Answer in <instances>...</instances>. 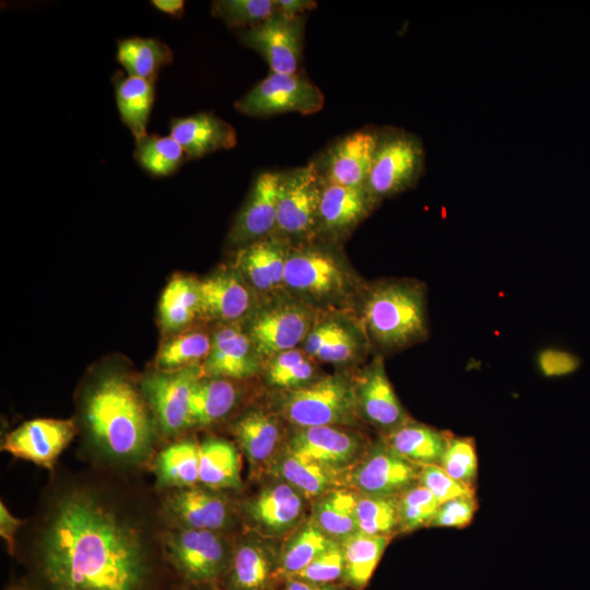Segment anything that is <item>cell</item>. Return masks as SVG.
<instances>
[{
  "label": "cell",
  "instance_id": "cell-41",
  "mask_svg": "<svg viewBox=\"0 0 590 590\" xmlns=\"http://www.w3.org/2000/svg\"><path fill=\"white\" fill-rule=\"evenodd\" d=\"M316 368L304 350L292 349L269 358L266 381L280 390H292L315 380Z\"/></svg>",
  "mask_w": 590,
  "mask_h": 590
},
{
  "label": "cell",
  "instance_id": "cell-53",
  "mask_svg": "<svg viewBox=\"0 0 590 590\" xmlns=\"http://www.w3.org/2000/svg\"><path fill=\"white\" fill-rule=\"evenodd\" d=\"M284 590H347L343 586L330 583H312L290 578L284 580Z\"/></svg>",
  "mask_w": 590,
  "mask_h": 590
},
{
  "label": "cell",
  "instance_id": "cell-8",
  "mask_svg": "<svg viewBox=\"0 0 590 590\" xmlns=\"http://www.w3.org/2000/svg\"><path fill=\"white\" fill-rule=\"evenodd\" d=\"M424 165L421 141L397 130L380 134L366 188L380 201L413 186Z\"/></svg>",
  "mask_w": 590,
  "mask_h": 590
},
{
  "label": "cell",
  "instance_id": "cell-3",
  "mask_svg": "<svg viewBox=\"0 0 590 590\" xmlns=\"http://www.w3.org/2000/svg\"><path fill=\"white\" fill-rule=\"evenodd\" d=\"M363 323L382 352H396L428 337L425 285L415 280H386L367 293Z\"/></svg>",
  "mask_w": 590,
  "mask_h": 590
},
{
  "label": "cell",
  "instance_id": "cell-50",
  "mask_svg": "<svg viewBox=\"0 0 590 590\" xmlns=\"http://www.w3.org/2000/svg\"><path fill=\"white\" fill-rule=\"evenodd\" d=\"M536 365L544 377L555 378L575 373L580 366V359L570 352L545 347L538 353Z\"/></svg>",
  "mask_w": 590,
  "mask_h": 590
},
{
  "label": "cell",
  "instance_id": "cell-20",
  "mask_svg": "<svg viewBox=\"0 0 590 590\" xmlns=\"http://www.w3.org/2000/svg\"><path fill=\"white\" fill-rule=\"evenodd\" d=\"M280 550L268 538L252 535L234 547L226 590H271L278 578Z\"/></svg>",
  "mask_w": 590,
  "mask_h": 590
},
{
  "label": "cell",
  "instance_id": "cell-29",
  "mask_svg": "<svg viewBox=\"0 0 590 590\" xmlns=\"http://www.w3.org/2000/svg\"><path fill=\"white\" fill-rule=\"evenodd\" d=\"M450 432L410 420L396 430L381 436L385 442L409 461L418 464H439Z\"/></svg>",
  "mask_w": 590,
  "mask_h": 590
},
{
  "label": "cell",
  "instance_id": "cell-43",
  "mask_svg": "<svg viewBox=\"0 0 590 590\" xmlns=\"http://www.w3.org/2000/svg\"><path fill=\"white\" fill-rule=\"evenodd\" d=\"M452 479L475 491L477 456L472 437L449 434L439 464Z\"/></svg>",
  "mask_w": 590,
  "mask_h": 590
},
{
  "label": "cell",
  "instance_id": "cell-36",
  "mask_svg": "<svg viewBox=\"0 0 590 590\" xmlns=\"http://www.w3.org/2000/svg\"><path fill=\"white\" fill-rule=\"evenodd\" d=\"M334 542L309 518L295 528L280 548L278 578H292Z\"/></svg>",
  "mask_w": 590,
  "mask_h": 590
},
{
  "label": "cell",
  "instance_id": "cell-45",
  "mask_svg": "<svg viewBox=\"0 0 590 590\" xmlns=\"http://www.w3.org/2000/svg\"><path fill=\"white\" fill-rule=\"evenodd\" d=\"M276 11L274 0H220L212 3V14L231 28L256 26Z\"/></svg>",
  "mask_w": 590,
  "mask_h": 590
},
{
  "label": "cell",
  "instance_id": "cell-15",
  "mask_svg": "<svg viewBox=\"0 0 590 590\" xmlns=\"http://www.w3.org/2000/svg\"><path fill=\"white\" fill-rule=\"evenodd\" d=\"M354 382L358 417L385 436L411 418L390 382L384 359L377 356Z\"/></svg>",
  "mask_w": 590,
  "mask_h": 590
},
{
  "label": "cell",
  "instance_id": "cell-14",
  "mask_svg": "<svg viewBox=\"0 0 590 590\" xmlns=\"http://www.w3.org/2000/svg\"><path fill=\"white\" fill-rule=\"evenodd\" d=\"M304 19L278 11L264 22L241 30L240 42L258 51L275 73L296 74L303 49Z\"/></svg>",
  "mask_w": 590,
  "mask_h": 590
},
{
  "label": "cell",
  "instance_id": "cell-9",
  "mask_svg": "<svg viewBox=\"0 0 590 590\" xmlns=\"http://www.w3.org/2000/svg\"><path fill=\"white\" fill-rule=\"evenodd\" d=\"M322 92L297 74L272 72L238 99L235 108L247 116L282 113L315 114L323 107Z\"/></svg>",
  "mask_w": 590,
  "mask_h": 590
},
{
  "label": "cell",
  "instance_id": "cell-54",
  "mask_svg": "<svg viewBox=\"0 0 590 590\" xmlns=\"http://www.w3.org/2000/svg\"><path fill=\"white\" fill-rule=\"evenodd\" d=\"M152 3L160 11L176 17H181L185 12V2L181 0H154Z\"/></svg>",
  "mask_w": 590,
  "mask_h": 590
},
{
  "label": "cell",
  "instance_id": "cell-25",
  "mask_svg": "<svg viewBox=\"0 0 590 590\" xmlns=\"http://www.w3.org/2000/svg\"><path fill=\"white\" fill-rule=\"evenodd\" d=\"M170 135L184 149L188 158L201 157L219 150H228L237 143L233 126L209 113L173 119Z\"/></svg>",
  "mask_w": 590,
  "mask_h": 590
},
{
  "label": "cell",
  "instance_id": "cell-49",
  "mask_svg": "<svg viewBox=\"0 0 590 590\" xmlns=\"http://www.w3.org/2000/svg\"><path fill=\"white\" fill-rule=\"evenodd\" d=\"M477 508L479 503L475 494L450 499L439 505L428 527L465 528L472 522Z\"/></svg>",
  "mask_w": 590,
  "mask_h": 590
},
{
  "label": "cell",
  "instance_id": "cell-11",
  "mask_svg": "<svg viewBox=\"0 0 590 590\" xmlns=\"http://www.w3.org/2000/svg\"><path fill=\"white\" fill-rule=\"evenodd\" d=\"M323 188L314 164L282 174L275 232L285 236H305L318 226Z\"/></svg>",
  "mask_w": 590,
  "mask_h": 590
},
{
  "label": "cell",
  "instance_id": "cell-28",
  "mask_svg": "<svg viewBox=\"0 0 590 590\" xmlns=\"http://www.w3.org/2000/svg\"><path fill=\"white\" fill-rule=\"evenodd\" d=\"M234 436L253 467L270 464L282 447L278 417L262 409L243 414L233 426Z\"/></svg>",
  "mask_w": 590,
  "mask_h": 590
},
{
  "label": "cell",
  "instance_id": "cell-31",
  "mask_svg": "<svg viewBox=\"0 0 590 590\" xmlns=\"http://www.w3.org/2000/svg\"><path fill=\"white\" fill-rule=\"evenodd\" d=\"M199 483L211 489H239L240 459L228 440L208 438L199 445Z\"/></svg>",
  "mask_w": 590,
  "mask_h": 590
},
{
  "label": "cell",
  "instance_id": "cell-47",
  "mask_svg": "<svg viewBox=\"0 0 590 590\" xmlns=\"http://www.w3.org/2000/svg\"><path fill=\"white\" fill-rule=\"evenodd\" d=\"M342 574V546L334 542L292 578L312 583H330L341 579Z\"/></svg>",
  "mask_w": 590,
  "mask_h": 590
},
{
  "label": "cell",
  "instance_id": "cell-24",
  "mask_svg": "<svg viewBox=\"0 0 590 590\" xmlns=\"http://www.w3.org/2000/svg\"><path fill=\"white\" fill-rule=\"evenodd\" d=\"M290 251L284 239L267 236L245 246L238 253L236 267L253 291L270 293L284 285Z\"/></svg>",
  "mask_w": 590,
  "mask_h": 590
},
{
  "label": "cell",
  "instance_id": "cell-46",
  "mask_svg": "<svg viewBox=\"0 0 590 590\" xmlns=\"http://www.w3.org/2000/svg\"><path fill=\"white\" fill-rule=\"evenodd\" d=\"M359 331L362 330L356 331L351 323L338 318L315 321L304 341V351L309 357L320 361L330 347Z\"/></svg>",
  "mask_w": 590,
  "mask_h": 590
},
{
  "label": "cell",
  "instance_id": "cell-1",
  "mask_svg": "<svg viewBox=\"0 0 590 590\" xmlns=\"http://www.w3.org/2000/svg\"><path fill=\"white\" fill-rule=\"evenodd\" d=\"M141 526L87 491L63 496L52 509L38 555L47 590H145L151 559Z\"/></svg>",
  "mask_w": 590,
  "mask_h": 590
},
{
  "label": "cell",
  "instance_id": "cell-35",
  "mask_svg": "<svg viewBox=\"0 0 590 590\" xmlns=\"http://www.w3.org/2000/svg\"><path fill=\"white\" fill-rule=\"evenodd\" d=\"M238 400L236 386L226 378L201 377L190 399V426L210 425L228 415Z\"/></svg>",
  "mask_w": 590,
  "mask_h": 590
},
{
  "label": "cell",
  "instance_id": "cell-52",
  "mask_svg": "<svg viewBox=\"0 0 590 590\" xmlns=\"http://www.w3.org/2000/svg\"><path fill=\"white\" fill-rule=\"evenodd\" d=\"M275 2L276 11L290 17L302 16L305 11L317 5L310 0H276Z\"/></svg>",
  "mask_w": 590,
  "mask_h": 590
},
{
  "label": "cell",
  "instance_id": "cell-19",
  "mask_svg": "<svg viewBox=\"0 0 590 590\" xmlns=\"http://www.w3.org/2000/svg\"><path fill=\"white\" fill-rule=\"evenodd\" d=\"M164 510L176 527L220 532L233 522L228 502L204 486L176 488L165 500Z\"/></svg>",
  "mask_w": 590,
  "mask_h": 590
},
{
  "label": "cell",
  "instance_id": "cell-30",
  "mask_svg": "<svg viewBox=\"0 0 590 590\" xmlns=\"http://www.w3.org/2000/svg\"><path fill=\"white\" fill-rule=\"evenodd\" d=\"M163 332L174 334L201 315L199 281L188 275H175L165 286L158 305Z\"/></svg>",
  "mask_w": 590,
  "mask_h": 590
},
{
  "label": "cell",
  "instance_id": "cell-13",
  "mask_svg": "<svg viewBox=\"0 0 590 590\" xmlns=\"http://www.w3.org/2000/svg\"><path fill=\"white\" fill-rule=\"evenodd\" d=\"M283 446L338 473L351 469L368 448L358 433L341 426L294 427Z\"/></svg>",
  "mask_w": 590,
  "mask_h": 590
},
{
  "label": "cell",
  "instance_id": "cell-23",
  "mask_svg": "<svg viewBox=\"0 0 590 590\" xmlns=\"http://www.w3.org/2000/svg\"><path fill=\"white\" fill-rule=\"evenodd\" d=\"M380 134L359 130L334 144L327 157L326 184L366 188Z\"/></svg>",
  "mask_w": 590,
  "mask_h": 590
},
{
  "label": "cell",
  "instance_id": "cell-16",
  "mask_svg": "<svg viewBox=\"0 0 590 590\" xmlns=\"http://www.w3.org/2000/svg\"><path fill=\"white\" fill-rule=\"evenodd\" d=\"M306 500L296 488L275 479L246 503L245 517L258 535L278 538L298 527Z\"/></svg>",
  "mask_w": 590,
  "mask_h": 590
},
{
  "label": "cell",
  "instance_id": "cell-27",
  "mask_svg": "<svg viewBox=\"0 0 590 590\" xmlns=\"http://www.w3.org/2000/svg\"><path fill=\"white\" fill-rule=\"evenodd\" d=\"M268 469L275 479L288 483L306 499H316L327 492L340 487L341 473L294 453L283 445Z\"/></svg>",
  "mask_w": 590,
  "mask_h": 590
},
{
  "label": "cell",
  "instance_id": "cell-17",
  "mask_svg": "<svg viewBox=\"0 0 590 590\" xmlns=\"http://www.w3.org/2000/svg\"><path fill=\"white\" fill-rule=\"evenodd\" d=\"M74 434L72 420L36 418L8 434L1 449L16 458L50 468Z\"/></svg>",
  "mask_w": 590,
  "mask_h": 590
},
{
  "label": "cell",
  "instance_id": "cell-40",
  "mask_svg": "<svg viewBox=\"0 0 590 590\" xmlns=\"http://www.w3.org/2000/svg\"><path fill=\"white\" fill-rule=\"evenodd\" d=\"M398 497L356 493L358 531L389 538L399 533Z\"/></svg>",
  "mask_w": 590,
  "mask_h": 590
},
{
  "label": "cell",
  "instance_id": "cell-12",
  "mask_svg": "<svg viewBox=\"0 0 590 590\" xmlns=\"http://www.w3.org/2000/svg\"><path fill=\"white\" fill-rule=\"evenodd\" d=\"M201 377L202 366H193L160 370L143 380V397L166 435H175L190 426L191 393Z\"/></svg>",
  "mask_w": 590,
  "mask_h": 590
},
{
  "label": "cell",
  "instance_id": "cell-39",
  "mask_svg": "<svg viewBox=\"0 0 590 590\" xmlns=\"http://www.w3.org/2000/svg\"><path fill=\"white\" fill-rule=\"evenodd\" d=\"M211 349V335L202 331H181L166 340L156 356L160 370H177L200 366Z\"/></svg>",
  "mask_w": 590,
  "mask_h": 590
},
{
  "label": "cell",
  "instance_id": "cell-4",
  "mask_svg": "<svg viewBox=\"0 0 590 590\" xmlns=\"http://www.w3.org/2000/svg\"><path fill=\"white\" fill-rule=\"evenodd\" d=\"M279 416L294 427L354 426L358 414L354 382L334 374L316 378L306 386L284 390L275 398Z\"/></svg>",
  "mask_w": 590,
  "mask_h": 590
},
{
  "label": "cell",
  "instance_id": "cell-5",
  "mask_svg": "<svg viewBox=\"0 0 590 590\" xmlns=\"http://www.w3.org/2000/svg\"><path fill=\"white\" fill-rule=\"evenodd\" d=\"M164 551L187 581L208 585L227 573L234 548L217 531L175 527L164 535Z\"/></svg>",
  "mask_w": 590,
  "mask_h": 590
},
{
  "label": "cell",
  "instance_id": "cell-34",
  "mask_svg": "<svg viewBox=\"0 0 590 590\" xmlns=\"http://www.w3.org/2000/svg\"><path fill=\"white\" fill-rule=\"evenodd\" d=\"M116 103L121 120L135 141L148 135L146 125L154 102V82L116 73L114 79Z\"/></svg>",
  "mask_w": 590,
  "mask_h": 590
},
{
  "label": "cell",
  "instance_id": "cell-48",
  "mask_svg": "<svg viewBox=\"0 0 590 590\" xmlns=\"http://www.w3.org/2000/svg\"><path fill=\"white\" fill-rule=\"evenodd\" d=\"M418 483L432 493L439 505L460 496L475 494L474 489L452 479L438 464L422 465Z\"/></svg>",
  "mask_w": 590,
  "mask_h": 590
},
{
  "label": "cell",
  "instance_id": "cell-51",
  "mask_svg": "<svg viewBox=\"0 0 590 590\" xmlns=\"http://www.w3.org/2000/svg\"><path fill=\"white\" fill-rule=\"evenodd\" d=\"M23 521L14 517L1 502L0 504V535L5 541L9 551L15 550V534Z\"/></svg>",
  "mask_w": 590,
  "mask_h": 590
},
{
  "label": "cell",
  "instance_id": "cell-21",
  "mask_svg": "<svg viewBox=\"0 0 590 590\" xmlns=\"http://www.w3.org/2000/svg\"><path fill=\"white\" fill-rule=\"evenodd\" d=\"M281 178L282 174L272 172L257 177L229 232L231 244L245 247L275 232Z\"/></svg>",
  "mask_w": 590,
  "mask_h": 590
},
{
  "label": "cell",
  "instance_id": "cell-33",
  "mask_svg": "<svg viewBox=\"0 0 590 590\" xmlns=\"http://www.w3.org/2000/svg\"><path fill=\"white\" fill-rule=\"evenodd\" d=\"M391 538L357 532L341 542L343 574L341 581L354 590H363L371 578Z\"/></svg>",
  "mask_w": 590,
  "mask_h": 590
},
{
  "label": "cell",
  "instance_id": "cell-6",
  "mask_svg": "<svg viewBox=\"0 0 590 590\" xmlns=\"http://www.w3.org/2000/svg\"><path fill=\"white\" fill-rule=\"evenodd\" d=\"M284 286L302 300L332 303L347 295L352 279L335 255L309 246L291 249L285 264Z\"/></svg>",
  "mask_w": 590,
  "mask_h": 590
},
{
  "label": "cell",
  "instance_id": "cell-32",
  "mask_svg": "<svg viewBox=\"0 0 590 590\" xmlns=\"http://www.w3.org/2000/svg\"><path fill=\"white\" fill-rule=\"evenodd\" d=\"M356 492L334 488L316 498L310 519L335 542H343L358 532Z\"/></svg>",
  "mask_w": 590,
  "mask_h": 590
},
{
  "label": "cell",
  "instance_id": "cell-2",
  "mask_svg": "<svg viewBox=\"0 0 590 590\" xmlns=\"http://www.w3.org/2000/svg\"><path fill=\"white\" fill-rule=\"evenodd\" d=\"M84 418L93 440L107 455L135 460L152 441V423L144 397L125 376L97 381L84 402Z\"/></svg>",
  "mask_w": 590,
  "mask_h": 590
},
{
  "label": "cell",
  "instance_id": "cell-44",
  "mask_svg": "<svg viewBox=\"0 0 590 590\" xmlns=\"http://www.w3.org/2000/svg\"><path fill=\"white\" fill-rule=\"evenodd\" d=\"M439 503L432 493L418 482L398 497L399 533H409L428 527Z\"/></svg>",
  "mask_w": 590,
  "mask_h": 590
},
{
  "label": "cell",
  "instance_id": "cell-42",
  "mask_svg": "<svg viewBox=\"0 0 590 590\" xmlns=\"http://www.w3.org/2000/svg\"><path fill=\"white\" fill-rule=\"evenodd\" d=\"M185 157L184 149L172 135L148 134L135 141L134 158L152 175L166 176L174 173Z\"/></svg>",
  "mask_w": 590,
  "mask_h": 590
},
{
  "label": "cell",
  "instance_id": "cell-22",
  "mask_svg": "<svg viewBox=\"0 0 590 590\" xmlns=\"http://www.w3.org/2000/svg\"><path fill=\"white\" fill-rule=\"evenodd\" d=\"M201 315L237 322L253 310L252 288L237 269H222L199 281Z\"/></svg>",
  "mask_w": 590,
  "mask_h": 590
},
{
  "label": "cell",
  "instance_id": "cell-10",
  "mask_svg": "<svg viewBox=\"0 0 590 590\" xmlns=\"http://www.w3.org/2000/svg\"><path fill=\"white\" fill-rule=\"evenodd\" d=\"M421 467L400 456L380 438L369 445L351 468L347 483L356 493L399 496L418 482Z\"/></svg>",
  "mask_w": 590,
  "mask_h": 590
},
{
  "label": "cell",
  "instance_id": "cell-7",
  "mask_svg": "<svg viewBox=\"0 0 590 590\" xmlns=\"http://www.w3.org/2000/svg\"><path fill=\"white\" fill-rule=\"evenodd\" d=\"M314 323L310 305L298 297H278L252 312L247 332L260 357L269 359L304 343Z\"/></svg>",
  "mask_w": 590,
  "mask_h": 590
},
{
  "label": "cell",
  "instance_id": "cell-37",
  "mask_svg": "<svg viewBox=\"0 0 590 590\" xmlns=\"http://www.w3.org/2000/svg\"><path fill=\"white\" fill-rule=\"evenodd\" d=\"M155 472L160 486H194L199 483V445L186 439L168 446L158 455Z\"/></svg>",
  "mask_w": 590,
  "mask_h": 590
},
{
  "label": "cell",
  "instance_id": "cell-38",
  "mask_svg": "<svg viewBox=\"0 0 590 590\" xmlns=\"http://www.w3.org/2000/svg\"><path fill=\"white\" fill-rule=\"evenodd\" d=\"M117 59L129 75L154 82L161 68L173 61V52L156 38L132 37L119 42Z\"/></svg>",
  "mask_w": 590,
  "mask_h": 590
},
{
  "label": "cell",
  "instance_id": "cell-26",
  "mask_svg": "<svg viewBox=\"0 0 590 590\" xmlns=\"http://www.w3.org/2000/svg\"><path fill=\"white\" fill-rule=\"evenodd\" d=\"M378 201L367 188L323 182L318 226L328 233H343L364 220Z\"/></svg>",
  "mask_w": 590,
  "mask_h": 590
},
{
  "label": "cell",
  "instance_id": "cell-18",
  "mask_svg": "<svg viewBox=\"0 0 590 590\" xmlns=\"http://www.w3.org/2000/svg\"><path fill=\"white\" fill-rule=\"evenodd\" d=\"M261 357L247 330L237 322L222 323L211 335V349L203 362V375L226 379L253 376Z\"/></svg>",
  "mask_w": 590,
  "mask_h": 590
}]
</instances>
